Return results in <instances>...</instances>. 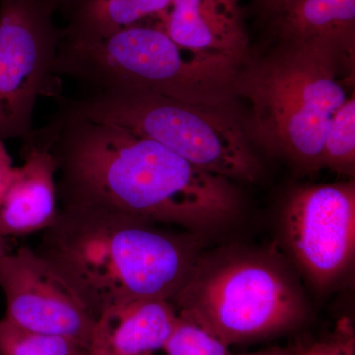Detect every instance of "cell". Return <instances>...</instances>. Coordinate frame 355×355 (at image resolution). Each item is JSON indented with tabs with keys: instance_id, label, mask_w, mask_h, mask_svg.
I'll use <instances>...</instances> for the list:
<instances>
[{
	"instance_id": "24",
	"label": "cell",
	"mask_w": 355,
	"mask_h": 355,
	"mask_svg": "<svg viewBox=\"0 0 355 355\" xmlns=\"http://www.w3.org/2000/svg\"><path fill=\"white\" fill-rule=\"evenodd\" d=\"M156 355V354H155Z\"/></svg>"
},
{
	"instance_id": "9",
	"label": "cell",
	"mask_w": 355,
	"mask_h": 355,
	"mask_svg": "<svg viewBox=\"0 0 355 355\" xmlns=\"http://www.w3.org/2000/svg\"><path fill=\"white\" fill-rule=\"evenodd\" d=\"M6 319L21 328L64 336L87 347L95 318L76 292L36 251L21 247L0 257Z\"/></svg>"
},
{
	"instance_id": "22",
	"label": "cell",
	"mask_w": 355,
	"mask_h": 355,
	"mask_svg": "<svg viewBox=\"0 0 355 355\" xmlns=\"http://www.w3.org/2000/svg\"><path fill=\"white\" fill-rule=\"evenodd\" d=\"M50 1L53 6L55 7V9L60 6L69 7V8L71 9L80 0H50Z\"/></svg>"
},
{
	"instance_id": "17",
	"label": "cell",
	"mask_w": 355,
	"mask_h": 355,
	"mask_svg": "<svg viewBox=\"0 0 355 355\" xmlns=\"http://www.w3.org/2000/svg\"><path fill=\"white\" fill-rule=\"evenodd\" d=\"M162 352L165 355H231L226 343L179 315Z\"/></svg>"
},
{
	"instance_id": "21",
	"label": "cell",
	"mask_w": 355,
	"mask_h": 355,
	"mask_svg": "<svg viewBox=\"0 0 355 355\" xmlns=\"http://www.w3.org/2000/svg\"><path fill=\"white\" fill-rule=\"evenodd\" d=\"M231 355H234L231 354ZM239 355H300V349L298 347H272V349L260 350L253 354Z\"/></svg>"
},
{
	"instance_id": "7",
	"label": "cell",
	"mask_w": 355,
	"mask_h": 355,
	"mask_svg": "<svg viewBox=\"0 0 355 355\" xmlns=\"http://www.w3.org/2000/svg\"><path fill=\"white\" fill-rule=\"evenodd\" d=\"M53 10L50 0H0V141L29 135L37 98L58 94Z\"/></svg>"
},
{
	"instance_id": "5",
	"label": "cell",
	"mask_w": 355,
	"mask_h": 355,
	"mask_svg": "<svg viewBox=\"0 0 355 355\" xmlns=\"http://www.w3.org/2000/svg\"><path fill=\"white\" fill-rule=\"evenodd\" d=\"M170 302L179 316L228 347L296 330L308 313L295 277L275 250L202 252Z\"/></svg>"
},
{
	"instance_id": "12",
	"label": "cell",
	"mask_w": 355,
	"mask_h": 355,
	"mask_svg": "<svg viewBox=\"0 0 355 355\" xmlns=\"http://www.w3.org/2000/svg\"><path fill=\"white\" fill-rule=\"evenodd\" d=\"M178 319L166 300L116 306L96 319L88 355H155L164 347Z\"/></svg>"
},
{
	"instance_id": "1",
	"label": "cell",
	"mask_w": 355,
	"mask_h": 355,
	"mask_svg": "<svg viewBox=\"0 0 355 355\" xmlns=\"http://www.w3.org/2000/svg\"><path fill=\"white\" fill-rule=\"evenodd\" d=\"M51 121L60 207L114 212L197 234L232 220L239 210L233 181L155 140L62 110Z\"/></svg>"
},
{
	"instance_id": "14",
	"label": "cell",
	"mask_w": 355,
	"mask_h": 355,
	"mask_svg": "<svg viewBox=\"0 0 355 355\" xmlns=\"http://www.w3.org/2000/svg\"><path fill=\"white\" fill-rule=\"evenodd\" d=\"M172 0H80L72 7L71 20L60 31L62 39L74 42L98 41L114 33L160 17Z\"/></svg>"
},
{
	"instance_id": "3",
	"label": "cell",
	"mask_w": 355,
	"mask_h": 355,
	"mask_svg": "<svg viewBox=\"0 0 355 355\" xmlns=\"http://www.w3.org/2000/svg\"><path fill=\"white\" fill-rule=\"evenodd\" d=\"M354 58L331 40H282L242 67L236 89L251 108L248 137L305 173L322 169L329 123L349 98L340 76Z\"/></svg>"
},
{
	"instance_id": "2",
	"label": "cell",
	"mask_w": 355,
	"mask_h": 355,
	"mask_svg": "<svg viewBox=\"0 0 355 355\" xmlns=\"http://www.w3.org/2000/svg\"><path fill=\"white\" fill-rule=\"evenodd\" d=\"M103 210L60 207L37 253L97 319L111 308L171 301L200 254V234Z\"/></svg>"
},
{
	"instance_id": "18",
	"label": "cell",
	"mask_w": 355,
	"mask_h": 355,
	"mask_svg": "<svg viewBox=\"0 0 355 355\" xmlns=\"http://www.w3.org/2000/svg\"><path fill=\"white\" fill-rule=\"evenodd\" d=\"M300 355H355V333L350 319L343 317L326 338L299 345Z\"/></svg>"
},
{
	"instance_id": "6",
	"label": "cell",
	"mask_w": 355,
	"mask_h": 355,
	"mask_svg": "<svg viewBox=\"0 0 355 355\" xmlns=\"http://www.w3.org/2000/svg\"><path fill=\"white\" fill-rule=\"evenodd\" d=\"M62 111L155 140L200 169L256 182L261 165L234 113L142 90H87Z\"/></svg>"
},
{
	"instance_id": "16",
	"label": "cell",
	"mask_w": 355,
	"mask_h": 355,
	"mask_svg": "<svg viewBox=\"0 0 355 355\" xmlns=\"http://www.w3.org/2000/svg\"><path fill=\"white\" fill-rule=\"evenodd\" d=\"M0 355H88L87 347L64 336L26 330L2 318Z\"/></svg>"
},
{
	"instance_id": "10",
	"label": "cell",
	"mask_w": 355,
	"mask_h": 355,
	"mask_svg": "<svg viewBox=\"0 0 355 355\" xmlns=\"http://www.w3.org/2000/svg\"><path fill=\"white\" fill-rule=\"evenodd\" d=\"M53 123L33 130L24 137V163L15 174L0 202V237L44 231L58 216L55 173L58 162L53 153Z\"/></svg>"
},
{
	"instance_id": "20",
	"label": "cell",
	"mask_w": 355,
	"mask_h": 355,
	"mask_svg": "<svg viewBox=\"0 0 355 355\" xmlns=\"http://www.w3.org/2000/svg\"><path fill=\"white\" fill-rule=\"evenodd\" d=\"M288 1L289 0H256V4L263 15L272 18L275 22Z\"/></svg>"
},
{
	"instance_id": "15",
	"label": "cell",
	"mask_w": 355,
	"mask_h": 355,
	"mask_svg": "<svg viewBox=\"0 0 355 355\" xmlns=\"http://www.w3.org/2000/svg\"><path fill=\"white\" fill-rule=\"evenodd\" d=\"M322 167L343 175L355 172V98L354 94L331 116L324 135Z\"/></svg>"
},
{
	"instance_id": "19",
	"label": "cell",
	"mask_w": 355,
	"mask_h": 355,
	"mask_svg": "<svg viewBox=\"0 0 355 355\" xmlns=\"http://www.w3.org/2000/svg\"><path fill=\"white\" fill-rule=\"evenodd\" d=\"M16 167L13 166V161L11 156L7 151L4 141H0V202L3 200L14 174Z\"/></svg>"
},
{
	"instance_id": "13",
	"label": "cell",
	"mask_w": 355,
	"mask_h": 355,
	"mask_svg": "<svg viewBox=\"0 0 355 355\" xmlns=\"http://www.w3.org/2000/svg\"><path fill=\"white\" fill-rule=\"evenodd\" d=\"M273 23L280 40H331L354 55L355 0H289Z\"/></svg>"
},
{
	"instance_id": "4",
	"label": "cell",
	"mask_w": 355,
	"mask_h": 355,
	"mask_svg": "<svg viewBox=\"0 0 355 355\" xmlns=\"http://www.w3.org/2000/svg\"><path fill=\"white\" fill-rule=\"evenodd\" d=\"M243 65L220 55L178 46L160 25L130 26L107 38H60L55 76L87 90H142L235 113Z\"/></svg>"
},
{
	"instance_id": "8",
	"label": "cell",
	"mask_w": 355,
	"mask_h": 355,
	"mask_svg": "<svg viewBox=\"0 0 355 355\" xmlns=\"http://www.w3.org/2000/svg\"><path fill=\"white\" fill-rule=\"evenodd\" d=\"M287 249L317 288H327L349 268L355 253V184L296 188L282 216Z\"/></svg>"
},
{
	"instance_id": "11",
	"label": "cell",
	"mask_w": 355,
	"mask_h": 355,
	"mask_svg": "<svg viewBox=\"0 0 355 355\" xmlns=\"http://www.w3.org/2000/svg\"><path fill=\"white\" fill-rule=\"evenodd\" d=\"M159 25L181 48L244 64L249 55L239 0H172Z\"/></svg>"
},
{
	"instance_id": "23",
	"label": "cell",
	"mask_w": 355,
	"mask_h": 355,
	"mask_svg": "<svg viewBox=\"0 0 355 355\" xmlns=\"http://www.w3.org/2000/svg\"><path fill=\"white\" fill-rule=\"evenodd\" d=\"M6 243L4 238L0 237V257L6 253Z\"/></svg>"
}]
</instances>
